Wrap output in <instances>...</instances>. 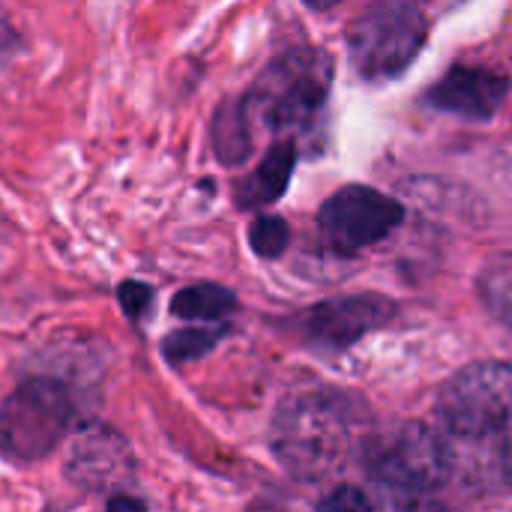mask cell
<instances>
[{
  "mask_svg": "<svg viewBox=\"0 0 512 512\" xmlns=\"http://www.w3.org/2000/svg\"><path fill=\"white\" fill-rule=\"evenodd\" d=\"M360 411L351 396L327 387H312L288 396L270 426V447L279 465L303 480L318 483L333 477L357 438Z\"/></svg>",
  "mask_w": 512,
  "mask_h": 512,
  "instance_id": "cell-1",
  "label": "cell"
},
{
  "mask_svg": "<svg viewBox=\"0 0 512 512\" xmlns=\"http://www.w3.org/2000/svg\"><path fill=\"white\" fill-rule=\"evenodd\" d=\"M333 84V57L321 48L282 51L243 96L249 120L270 132H303L324 114Z\"/></svg>",
  "mask_w": 512,
  "mask_h": 512,
  "instance_id": "cell-2",
  "label": "cell"
},
{
  "mask_svg": "<svg viewBox=\"0 0 512 512\" xmlns=\"http://www.w3.org/2000/svg\"><path fill=\"white\" fill-rule=\"evenodd\" d=\"M78 405L69 384L57 378H27L0 399V456L33 465L51 456L78 426Z\"/></svg>",
  "mask_w": 512,
  "mask_h": 512,
  "instance_id": "cell-3",
  "label": "cell"
},
{
  "mask_svg": "<svg viewBox=\"0 0 512 512\" xmlns=\"http://www.w3.org/2000/svg\"><path fill=\"white\" fill-rule=\"evenodd\" d=\"M429 36V18L417 3L387 0L363 9L348 27V54L360 78L393 81L408 72Z\"/></svg>",
  "mask_w": 512,
  "mask_h": 512,
  "instance_id": "cell-4",
  "label": "cell"
},
{
  "mask_svg": "<svg viewBox=\"0 0 512 512\" xmlns=\"http://www.w3.org/2000/svg\"><path fill=\"white\" fill-rule=\"evenodd\" d=\"M363 468L384 486L423 495L441 489L453 474V453L429 426L405 420L372 432L360 444Z\"/></svg>",
  "mask_w": 512,
  "mask_h": 512,
  "instance_id": "cell-5",
  "label": "cell"
},
{
  "mask_svg": "<svg viewBox=\"0 0 512 512\" xmlns=\"http://www.w3.org/2000/svg\"><path fill=\"white\" fill-rule=\"evenodd\" d=\"M438 420L459 438L512 435V363H471L438 396Z\"/></svg>",
  "mask_w": 512,
  "mask_h": 512,
  "instance_id": "cell-6",
  "label": "cell"
},
{
  "mask_svg": "<svg viewBox=\"0 0 512 512\" xmlns=\"http://www.w3.org/2000/svg\"><path fill=\"white\" fill-rule=\"evenodd\" d=\"M405 219V207L381 189L372 186H342L333 192L321 210L318 225L336 252H360L384 237H390Z\"/></svg>",
  "mask_w": 512,
  "mask_h": 512,
  "instance_id": "cell-7",
  "label": "cell"
},
{
  "mask_svg": "<svg viewBox=\"0 0 512 512\" xmlns=\"http://www.w3.org/2000/svg\"><path fill=\"white\" fill-rule=\"evenodd\" d=\"M396 318V303L381 294L333 297L312 306L303 315V333L312 345L327 351H345L366 333L387 327Z\"/></svg>",
  "mask_w": 512,
  "mask_h": 512,
  "instance_id": "cell-8",
  "label": "cell"
},
{
  "mask_svg": "<svg viewBox=\"0 0 512 512\" xmlns=\"http://www.w3.org/2000/svg\"><path fill=\"white\" fill-rule=\"evenodd\" d=\"M135 468L126 438L105 423H84L72 432L66 477L87 492H108L129 480Z\"/></svg>",
  "mask_w": 512,
  "mask_h": 512,
  "instance_id": "cell-9",
  "label": "cell"
},
{
  "mask_svg": "<svg viewBox=\"0 0 512 512\" xmlns=\"http://www.w3.org/2000/svg\"><path fill=\"white\" fill-rule=\"evenodd\" d=\"M510 93V78L480 66H453L438 84L429 87L426 105L462 120L486 123L498 114Z\"/></svg>",
  "mask_w": 512,
  "mask_h": 512,
  "instance_id": "cell-10",
  "label": "cell"
},
{
  "mask_svg": "<svg viewBox=\"0 0 512 512\" xmlns=\"http://www.w3.org/2000/svg\"><path fill=\"white\" fill-rule=\"evenodd\" d=\"M297 165V141L294 138H279L264 159L258 162V168H252L246 177L237 180L234 186V201L240 210H261L267 204H276L294 174Z\"/></svg>",
  "mask_w": 512,
  "mask_h": 512,
  "instance_id": "cell-11",
  "label": "cell"
},
{
  "mask_svg": "<svg viewBox=\"0 0 512 512\" xmlns=\"http://www.w3.org/2000/svg\"><path fill=\"white\" fill-rule=\"evenodd\" d=\"M252 120L243 96L225 99L213 114V153L222 165L237 168L252 153Z\"/></svg>",
  "mask_w": 512,
  "mask_h": 512,
  "instance_id": "cell-12",
  "label": "cell"
},
{
  "mask_svg": "<svg viewBox=\"0 0 512 512\" xmlns=\"http://www.w3.org/2000/svg\"><path fill=\"white\" fill-rule=\"evenodd\" d=\"M237 309V294L216 282H195L171 297V312L183 321H225Z\"/></svg>",
  "mask_w": 512,
  "mask_h": 512,
  "instance_id": "cell-13",
  "label": "cell"
},
{
  "mask_svg": "<svg viewBox=\"0 0 512 512\" xmlns=\"http://www.w3.org/2000/svg\"><path fill=\"white\" fill-rule=\"evenodd\" d=\"M477 294L486 312L512 327V252L492 258L477 276Z\"/></svg>",
  "mask_w": 512,
  "mask_h": 512,
  "instance_id": "cell-14",
  "label": "cell"
},
{
  "mask_svg": "<svg viewBox=\"0 0 512 512\" xmlns=\"http://www.w3.org/2000/svg\"><path fill=\"white\" fill-rule=\"evenodd\" d=\"M231 333L228 324H213V327H186V330H174L162 339L159 351L171 366H186L195 363L201 357H207L225 336Z\"/></svg>",
  "mask_w": 512,
  "mask_h": 512,
  "instance_id": "cell-15",
  "label": "cell"
},
{
  "mask_svg": "<svg viewBox=\"0 0 512 512\" xmlns=\"http://www.w3.org/2000/svg\"><path fill=\"white\" fill-rule=\"evenodd\" d=\"M291 243V228L282 216H273V213H261L252 219L249 225V246L258 258L264 261H276L285 255Z\"/></svg>",
  "mask_w": 512,
  "mask_h": 512,
  "instance_id": "cell-16",
  "label": "cell"
},
{
  "mask_svg": "<svg viewBox=\"0 0 512 512\" xmlns=\"http://www.w3.org/2000/svg\"><path fill=\"white\" fill-rule=\"evenodd\" d=\"M153 294H156L153 285L138 282V279H126L117 285V303L129 321H141L147 315V309L153 306Z\"/></svg>",
  "mask_w": 512,
  "mask_h": 512,
  "instance_id": "cell-17",
  "label": "cell"
},
{
  "mask_svg": "<svg viewBox=\"0 0 512 512\" xmlns=\"http://www.w3.org/2000/svg\"><path fill=\"white\" fill-rule=\"evenodd\" d=\"M318 512H375V504L360 486L342 483L330 495H324V501L318 504Z\"/></svg>",
  "mask_w": 512,
  "mask_h": 512,
  "instance_id": "cell-18",
  "label": "cell"
},
{
  "mask_svg": "<svg viewBox=\"0 0 512 512\" xmlns=\"http://www.w3.org/2000/svg\"><path fill=\"white\" fill-rule=\"evenodd\" d=\"M21 48H24L21 33L6 18H0V63H9L15 54H21Z\"/></svg>",
  "mask_w": 512,
  "mask_h": 512,
  "instance_id": "cell-19",
  "label": "cell"
},
{
  "mask_svg": "<svg viewBox=\"0 0 512 512\" xmlns=\"http://www.w3.org/2000/svg\"><path fill=\"white\" fill-rule=\"evenodd\" d=\"M105 512H150L147 510V504L141 501V498H135V495H111L108 498V504H105Z\"/></svg>",
  "mask_w": 512,
  "mask_h": 512,
  "instance_id": "cell-20",
  "label": "cell"
},
{
  "mask_svg": "<svg viewBox=\"0 0 512 512\" xmlns=\"http://www.w3.org/2000/svg\"><path fill=\"white\" fill-rule=\"evenodd\" d=\"M501 468H504V477L510 480V486H512V435L507 438L504 450H501Z\"/></svg>",
  "mask_w": 512,
  "mask_h": 512,
  "instance_id": "cell-21",
  "label": "cell"
},
{
  "mask_svg": "<svg viewBox=\"0 0 512 512\" xmlns=\"http://www.w3.org/2000/svg\"><path fill=\"white\" fill-rule=\"evenodd\" d=\"M435 512H447V510H435Z\"/></svg>",
  "mask_w": 512,
  "mask_h": 512,
  "instance_id": "cell-22",
  "label": "cell"
}]
</instances>
